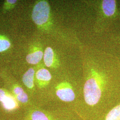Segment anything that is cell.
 I'll return each instance as SVG.
<instances>
[{"instance_id":"16","label":"cell","mask_w":120,"mask_h":120,"mask_svg":"<svg viewBox=\"0 0 120 120\" xmlns=\"http://www.w3.org/2000/svg\"><path fill=\"white\" fill-rule=\"evenodd\" d=\"M8 93H7L6 91H5L3 89H0V101L2 100L4 96L7 94Z\"/></svg>"},{"instance_id":"1","label":"cell","mask_w":120,"mask_h":120,"mask_svg":"<svg viewBox=\"0 0 120 120\" xmlns=\"http://www.w3.org/2000/svg\"><path fill=\"white\" fill-rule=\"evenodd\" d=\"M32 18L39 29L43 31L50 30L52 25L50 7L46 0L36 2L32 13Z\"/></svg>"},{"instance_id":"3","label":"cell","mask_w":120,"mask_h":120,"mask_svg":"<svg viewBox=\"0 0 120 120\" xmlns=\"http://www.w3.org/2000/svg\"><path fill=\"white\" fill-rule=\"evenodd\" d=\"M56 94L62 101L70 102L75 99V94L71 86L67 82H62L56 88Z\"/></svg>"},{"instance_id":"4","label":"cell","mask_w":120,"mask_h":120,"mask_svg":"<svg viewBox=\"0 0 120 120\" xmlns=\"http://www.w3.org/2000/svg\"><path fill=\"white\" fill-rule=\"evenodd\" d=\"M43 56L44 52L41 45L36 44L33 45L27 55L26 60L30 64H38L43 58Z\"/></svg>"},{"instance_id":"13","label":"cell","mask_w":120,"mask_h":120,"mask_svg":"<svg viewBox=\"0 0 120 120\" xmlns=\"http://www.w3.org/2000/svg\"><path fill=\"white\" fill-rule=\"evenodd\" d=\"M16 97L17 100L22 103H26L28 101V96L24 91L17 95Z\"/></svg>"},{"instance_id":"15","label":"cell","mask_w":120,"mask_h":120,"mask_svg":"<svg viewBox=\"0 0 120 120\" xmlns=\"http://www.w3.org/2000/svg\"><path fill=\"white\" fill-rule=\"evenodd\" d=\"M23 91H24L23 90V89L20 86H16L13 89V93L15 95V96H17V95L20 94Z\"/></svg>"},{"instance_id":"9","label":"cell","mask_w":120,"mask_h":120,"mask_svg":"<svg viewBox=\"0 0 120 120\" xmlns=\"http://www.w3.org/2000/svg\"><path fill=\"white\" fill-rule=\"evenodd\" d=\"M4 109L7 110H12L17 107V104L16 100L8 93L0 101Z\"/></svg>"},{"instance_id":"10","label":"cell","mask_w":120,"mask_h":120,"mask_svg":"<svg viewBox=\"0 0 120 120\" xmlns=\"http://www.w3.org/2000/svg\"><path fill=\"white\" fill-rule=\"evenodd\" d=\"M106 120H120V105L109 112L106 117Z\"/></svg>"},{"instance_id":"6","label":"cell","mask_w":120,"mask_h":120,"mask_svg":"<svg viewBox=\"0 0 120 120\" xmlns=\"http://www.w3.org/2000/svg\"><path fill=\"white\" fill-rule=\"evenodd\" d=\"M100 13L105 17H110L114 16L116 12V3L113 0H102L100 6Z\"/></svg>"},{"instance_id":"8","label":"cell","mask_w":120,"mask_h":120,"mask_svg":"<svg viewBox=\"0 0 120 120\" xmlns=\"http://www.w3.org/2000/svg\"><path fill=\"white\" fill-rule=\"evenodd\" d=\"M35 75L34 69L31 68L23 75L22 81L25 85L29 89H32L34 87V80Z\"/></svg>"},{"instance_id":"14","label":"cell","mask_w":120,"mask_h":120,"mask_svg":"<svg viewBox=\"0 0 120 120\" xmlns=\"http://www.w3.org/2000/svg\"><path fill=\"white\" fill-rule=\"evenodd\" d=\"M17 2V0H7L4 4V8L5 9H10L12 6Z\"/></svg>"},{"instance_id":"12","label":"cell","mask_w":120,"mask_h":120,"mask_svg":"<svg viewBox=\"0 0 120 120\" xmlns=\"http://www.w3.org/2000/svg\"><path fill=\"white\" fill-rule=\"evenodd\" d=\"M31 119L32 120H49L45 114L39 111L34 112L32 114Z\"/></svg>"},{"instance_id":"2","label":"cell","mask_w":120,"mask_h":120,"mask_svg":"<svg viewBox=\"0 0 120 120\" xmlns=\"http://www.w3.org/2000/svg\"><path fill=\"white\" fill-rule=\"evenodd\" d=\"M102 78L98 73L93 71L86 81L84 89L86 102L90 105L98 103L101 94Z\"/></svg>"},{"instance_id":"7","label":"cell","mask_w":120,"mask_h":120,"mask_svg":"<svg viewBox=\"0 0 120 120\" xmlns=\"http://www.w3.org/2000/svg\"><path fill=\"white\" fill-rule=\"evenodd\" d=\"M35 78L40 86H45L48 84L52 78L49 71L45 68L39 69L35 73Z\"/></svg>"},{"instance_id":"11","label":"cell","mask_w":120,"mask_h":120,"mask_svg":"<svg viewBox=\"0 0 120 120\" xmlns=\"http://www.w3.org/2000/svg\"><path fill=\"white\" fill-rule=\"evenodd\" d=\"M11 46V43L8 38L4 35H0V52L8 49Z\"/></svg>"},{"instance_id":"5","label":"cell","mask_w":120,"mask_h":120,"mask_svg":"<svg viewBox=\"0 0 120 120\" xmlns=\"http://www.w3.org/2000/svg\"><path fill=\"white\" fill-rule=\"evenodd\" d=\"M44 62L45 65L50 68H56L59 65V61L54 50L50 47L45 49L44 52Z\"/></svg>"}]
</instances>
